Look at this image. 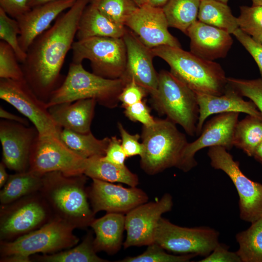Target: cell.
Here are the masks:
<instances>
[{"mask_svg": "<svg viewBox=\"0 0 262 262\" xmlns=\"http://www.w3.org/2000/svg\"><path fill=\"white\" fill-rule=\"evenodd\" d=\"M141 138L144 151L140 165L147 174L153 175L168 168H179L188 142L176 124L168 118L155 119L152 125L143 126Z\"/></svg>", "mask_w": 262, "mask_h": 262, "instance_id": "8992f818", "label": "cell"}, {"mask_svg": "<svg viewBox=\"0 0 262 262\" xmlns=\"http://www.w3.org/2000/svg\"><path fill=\"white\" fill-rule=\"evenodd\" d=\"M228 83L242 96L248 98L262 115V79L252 80L228 78Z\"/></svg>", "mask_w": 262, "mask_h": 262, "instance_id": "f35d334b", "label": "cell"}, {"mask_svg": "<svg viewBox=\"0 0 262 262\" xmlns=\"http://www.w3.org/2000/svg\"><path fill=\"white\" fill-rule=\"evenodd\" d=\"M237 17L239 28L260 42L262 39V6H241Z\"/></svg>", "mask_w": 262, "mask_h": 262, "instance_id": "e575fe53", "label": "cell"}, {"mask_svg": "<svg viewBox=\"0 0 262 262\" xmlns=\"http://www.w3.org/2000/svg\"><path fill=\"white\" fill-rule=\"evenodd\" d=\"M227 4L229 0H215Z\"/></svg>", "mask_w": 262, "mask_h": 262, "instance_id": "9f6ffc18", "label": "cell"}, {"mask_svg": "<svg viewBox=\"0 0 262 262\" xmlns=\"http://www.w3.org/2000/svg\"><path fill=\"white\" fill-rule=\"evenodd\" d=\"M87 159L69 148L59 135H38L31 149L29 170L40 176L55 171L79 175L83 174Z\"/></svg>", "mask_w": 262, "mask_h": 262, "instance_id": "8fae6325", "label": "cell"}, {"mask_svg": "<svg viewBox=\"0 0 262 262\" xmlns=\"http://www.w3.org/2000/svg\"><path fill=\"white\" fill-rule=\"evenodd\" d=\"M239 114L238 112L220 114L204 124L199 137L188 143L185 147L179 169L188 172L195 167L197 164L195 154L203 148L220 146L230 150L234 146V134Z\"/></svg>", "mask_w": 262, "mask_h": 262, "instance_id": "9a60e30c", "label": "cell"}, {"mask_svg": "<svg viewBox=\"0 0 262 262\" xmlns=\"http://www.w3.org/2000/svg\"><path fill=\"white\" fill-rule=\"evenodd\" d=\"M29 0H0V8L7 15L15 19L25 13L31 8Z\"/></svg>", "mask_w": 262, "mask_h": 262, "instance_id": "bcb514c9", "label": "cell"}, {"mask_svg": "<svg viewBox=\"0 0 262 262\" xmlns=\"http://www.w3.org/2000/svg\"><path fill=\"white\" fill-rule=\"evenodd\" d=\"M252 5H261L262 6V0H252Z\"/></svg>", "mask_w": 262, "mask_h": 262, "instance_id": "db71d44e", "label": "cell"}, {"mask_svg": "<svg viewBox=\"0 0 262 262\" xmlns=\"http://www.w3.org/2000/svg\"><path fill=\"white\" fill-rule=\"evenodd\" d=\"M219 234L209 227H182L162 217L155 230L154 243L175 253L205 257L219 243Z\"/></svg>", "mask_w": 262, "mask_h": 262, "instance_id": "7c38bea8", "label": "cell"}, {"mask_svg": "<svg viewBox=\"0 0 262 262\" xmlns=\"http://www.w3.org/2000/svg\"><path fill=\"white\" fill-rule=\"evenodd\" d=\"M89 0H76L54 24L38 36L22 64L24 79L36 95L46 103L63 82L61 71L76 38L81 16Z\"/></svg>", "mask_w": 262, "mask_h": 262, "instance_id": "6da1fadb", "label": "cell"}, {"mask_svg": "<svg viewBox=\"0 0 262 262\" xmlns=\"http://www.w3.org/2000/svg\"><path fill=\"white\" fill-rule=\"evenodd\" d=\"M42 184V176L27 170L9 175L0 191V205L15 202L24 196L39 192Z\"/></svg>", "mask_w": 262, "mask_h": 262, "instance_id": "4316f807", "label": "cell"}, {"mask_svg": "<svg viewBox=\"0 0 262 262\" xmlns=\"http://www.w3.org/2000/svg\"><path fill=\"white\" fill-rule=\"evenodd\" d=\"M96 4L103 15L121 26L139 7L132 0H100Z\"/></svg>", "mask_w": 262, "mask_h": 262, "instance_id": "836d02e7", "label": "cell"}, {"mask_svg": "<svg viewBox=\"0 0 262 262\" xmlns=\"http://www.w3.org/2000/svg\"><path fill=\"white\" fill-rule=\"evenodd\" d=\"M232 34L255 60L262 79V44L254 40L239 28Z\"/></svg>", "mask_w": 262, "mask_h": 262, "instance_id": "ab89813d", "label": "cell"}, {"mask_svg": "<svg viewBox=\"0 0 262 262\" xmlns=\"http://www.w3.org/2000/svg\"><path fill=\"white\" fill-rule=\"evenodd\" d=\"M186 35L190 39L191 52L210 61L225 57L233 43L230 33L198 20L188 28Z\"/></svg>", "mask_w": 262, "mask_h": 262, "instance_id": "7402d4cb", "label": "cell"}, {"mask_svg": "<svg viewBox=\"0 0 262 262\" xmlns=\"http://www.w3.org/2000/svg\"><path fill=\"white\" fill-rule=\"evenodd\" d=\"M138 6H140L146 3V0H132Z\"/></svg>", "mask_w": 262, "mask_h": 262, "instance_id": "f5cc1de1", "label": "cell"}, {"mask_svg": "<svg viewBox=\"0 0 262 262\" xmlns=\"http://www.w3.org/2000/svg\"><path fill=\"white\" fill-rule=\"evenodd\" d=\"M97 102L93 98L82 99L64 102L48 107L54 122L61 128L75 132H91V125Z\"/></svg>", "mask_w": 262, "mask_h": 262, "instance_id": "603a6c76", "label": "cell"}, {"mask_svg": "<svg viewBox=\"0 0 262 262\" xmlns=\"http://www.w3.org/2000/svg\"><path fill=\"white\" fill-rule=\"evenodd\" d=\"M153 104L159 113L181 126L192 136L196 134L199 116L196 94L170 71L158 73V85L152 97Z\"/></svg>", "mask_w": 262, "mask_h": 262, "instance_id": "52a82bcc", "label": "cell"}, {"mask_svg": "<svg viewBox=\"0 0 262 262\" xmlns=\"http://www.w3.org/2000/svg\"><path fill=\"white\" fill-rule=\"evenodd\" d=\"M100 0H89V3L97 4Z\"/></svg>", "mask_w": 262, "mask_h": 262, "instance_id": "11a10c76", "label": "cell"}, {"mask_svg": "<svg viewBox=\"0 0 262 262\" xmlns=\"http://www.w3.org/2000/svg\"><path fill=\"white\" fill-rule=\"evenodd\" d=\"M126 83L122 78L100 77L86 71L82 63L71 62L66 76L52 93L47 105L49 107L61 103L93 98L105 107L114 108L117 106L119 95Z\"/></svg>", "mask_w": 262, "mask_h": 262, "instance_id": "5b68a950", "label": "cell"}, {"mask_svg": "<svg viewBox=\"0 0 262 262\" xmlns=\"http://www.w3.org/2000/svg\"><path fill=\"white\" fill-rule=\"evenodd\" d=\"M251 224L236 235L239 246L236 252L242 262H262V218Z\"/></svg>", "mask_w": 262, "mask_h": 262, "instance_id": "d6a6232c", "label": "cell"}, {"mask_svg": "<svg viewBox=\"0 0 262 262\" xmlns=\"http://www.w3.org/2000/svg\"><path fill=\"white\" fill-rule=\"evenodd\" d=\"M53 218L39 192L0 205V241L14 240L40 228Z\"/></svg>", "mask_w": 262, "mask_h": 262, "instance_id": "9c48e42d", "label": "cell"}, {"mask_svg": "<svg viewBox=\"0 0 262 262\" xmlns=\"http://www.w3.org/2000/svg\"><path fill=\"white\" fill-rule=\"evenodd\" d=\"M122 38L127 51V64L122 78L126 82L133 80L154 96L158 85V73L154 68L151 49L145 45L131 30L127 29Z\"/></svg>", "mask_w": 262, "mask_h": 262, "instance_id": "d6986e66", "label": "cell"}, {"mask_svg": "<svg viewBox=\"0 0 262 262\" xmlns=\"http://www.w3.org/2000/svg\"><path fill=\"white\" fill-rule=\"evenodd\" d=\"M126 29L103 15L96 4L89 3L80 18L76 38L77 40L94 37L122 38Z\"/></svg>", "mask_w": 262, "mask_h": 262, "instance_id": "d4e9b609", "label": "cell"}, {"mask_svg": "<svg viewBox=\"0 0 262 262\" xmlns=\"http://www.w3.org/2000/svg\"><path fill=\"white\" fill-rule=\"evenodd\" d=\"M72 62H90L93 73L100 77L122 78L127 64V51L122 38L94 37L74 41Z\"/></svg>", "mask_w": 262, "mask_h": 262, "instance_id": "ba28073f", "label": "cell"}, {"mask_svg": "<svg viewBox=\"0 0 262 262\" xmlns=\"http://www.w3.org/2000/svg\"><path fill=\"white\" fill-rule=\"evenodd\" d=\"M125 225V215L122 213H107L95 219L90 227L95 234L93 244L96 252L104 251L110 255L117 253L123 244Z\"/></svg>", "mask_w": 262, "mask_h": 262, "instance_id": "cb8c5ba5", "label": "cell"}, {"mask_svg": "<svg viewBox=\"0 0 262 262\" xmlns=\"http://www.w3.org/2000/svg\"><path fill=\"white\" fill-rule=\"evenodd\" d=\"M38 135L34 126L29 127L5 119L0 120L2 162L8 169L16 172L29 170L31 149Z\"/></svg>", "mask_w": 262, "mask_h": 262, "instance_id": "2e32d148", "label": "cell"}, {"mask_svg": "<svg viewBox=\"0 0 262 262\" xmlns=\"http://www.w3.org/2000/svg\"><path fill=\"white\" fill-rule=\"evenodd\" d=\"M92 232H88L82 241L70 248L52 254H42L30 258L31 262H107L100 258L95 249Z\"/></svg>", "mask_w": 262, "mask_h": 262, "instance_id": "f1b7e54d", "label": "cell"}, {"mask_svg": "<svg viewBox=\"0 0 262 262\" xmlns=\"http://www.w3.org/2000/svg\"><path fill=\"white\" fill-rule=\"evenodd\" d=\"M169 0H146V3L155 7L163 8Z\"/></svg>", "mask_w": 262, "mask_h": 262, "instance_id": "681fc988", "label": "cell"}, {"mask_svg": "<svg viewBox=\"0 0 262 262\" xmlns=\"http://www.w3.org/2000/svg\"><path fill=\"white\" fill-rule=\"evenodd\" d=\"M117 126L121 137V145L127 157L136 155L141 157L144 151V147L142 143L139 142L140 135L129 133L120 122L118 123Z\"/></svg>", "mask_w": 262, "mask_h": 262, "instance_id": "b9f144b4", "label": "cell"}, {"mask_svg": "<svg viewBox=\"0 0 262 262\" xmlns=\"http://www.w3.org/2000/svg\"><path fill=\"white\" fill-rule=\"evenodd\" d=\"M199 106V116L196 135L201 133L207 118L216 114L243 113L262 117V115L251 100L246 101L243 96L229 83L225 93L220 96L196 93Z\"/></svg>", "mask_w": 262, "mask_h": 262, "instance_id": "44dd1931", "label": "cell"}, {"mask_svg": "<svg viewBox=\"0 0 262 262\" xmlns=\"http://www.w3.org/2000/svg\"><path fill=\"white\" fill-rule=\"evenodd\" d=\"M6 167L1 161L0 163V187L2 188L6 183L9 175L6 171Z\"/></svg>", "mask_w": 262, "mask_h": 262, "instance_id": "c3c4849f", "label": "cell"}, {"mask_svg": "<svg viewBox=\"0 0 262 262\" xmlns=\"http://www.w3.org/2000/svg\"><path fill=\"white\" fill-rule=\"evenodd\" d=\"M53 0H29L28 4L29 7L32 8L38 5Z\"/></svg>", "mask_w": 262, "mask_h": 262, "instance_id": "816d5d0a", "label": "cell"}, {"mask_svg": "<svg viewBox=\"0 0 262 262\" xmlns=\"http://www.w3.org/2000/svg\"><path fill=\"white\" fill-rule=\"evenodd\" d=\"M227 150L220 146L211 147L207 155L211 166L224 172L234 184L239 197L240 218L252 223L262 218V184L247 177Z\"/></svg>", "mask_w": 262, "mask_h": 262, "instance_id": "30bf717a", "label": "cell"}, {"mask_svg": "<svg viewBox=\"0 0 262 262\" xmlns=\"http://www.w3.org/2000/svg\"><path fill=\"white\" fill-rule=\"evenodd\" d=\"M173 205L172 196L166 193L159 200L147 202L127 213L124 248L147 246L153 243L155 230L162 215L171 211Z\"/></svg>", "mask_w": 262, "mask_h": 262, "instance_id": "5bb4252c", "label": "cell"}, {"mask_svg": "<svg viewBox=\"0 0 262 262\" xmlns=\"http://www.w3.org/2000/svg\"><path fill=\"white\" fill-rule=\"evenodd\" d=\"M11 47L3 41H0V78L14 80H24L21 66Z\"/></svg>", "mask_w": 262, "mask_h": 262, "instance_id": "74e56055", "label": "cell"}, {"mask_svg": "<svg viewBox=\"0 0 262 262\" xmlns=\"http://www.w3.org/2000/svg\"><path fill=\"white\" fill-rule=\"evenodd\" d=\"M201 0H169L162 8L169 27L187 34L196 20Z\"/></svg>", "mask_w": 262, "mask_h": 262, "instance_id": "4dcf8cb0", "label": "cell"}, {"mask_svg": "<svg viewBox=\"0 0 262 262\" xmlns=\"http://www.w3.org/2000/svg\"><path fill=\"white\" fill-rule=\"evenodd\" d=\"M0 98L28 118L39 135H59L62 129L51 117L47 103L33 92L25 80L0 79Z\"/></svg>", "mask_w": 262, "mask_h": 262, "instance_id": "4fadbf2b", "label": "cell"}, {"mask_svg": "<svg viewBox=\"0 0 262 262\" xmlns=\"http://www.w3.org/2000/svg\"><path fill=\"white\" fill-rule=\"evenodd\" d=\"M84 174L66 176L58 171L42 176L39 192L49 206L53 217L75 229L90 226L95 214L90 208Z\"/></svg>", "mask_w": 262, "mask_h": 262, "instance_id": "7a4b0ae2", "label": "cell"}, {"mask_svg": "<svg viewBox=\"0 0 262 262\" xmlns=\"http://www.w3.org/2000/svg\"><path fill=\"white\" fill-rule=\"evenodd\" d=\"M197 19L230 34L239 28L237 17L233 15L230 7L215 0H201Z\"/></svg>", "mask_w": 262, "mask_h": 262, "instance_id": "f546056e", "label": "cell"}, {"mask_svg": "<svg viewBox=\"0 0 262 262\" xmlns=\"http://www.w3.org/2000/svg\"><path fill=\"white\" fill-rule=\"evenodd\" d=\"M87 191L91 208L95 214L102 211L127 213L148 200L147 194L136 187L126 188L97 179H92Z\"/></svg>", "mask_w": 262, "mask_h": 262, "instance_id": "ac0fdd59", "label": "cell"}, {"mask_svg": "<svg viewBox=\"0 0 262 262\" xmlns=\"http://www.w3.org/2000/svg\"><path fill=\"white\" fill-rule=\"evenodd\" d=\"M262 142V117L248 115L238 122L234 134L233 146L253 157Z\"/></svg>", "mask_w": 262, "mask_h": 262, "instance_id": "1f68e13d", "label": "cell"}, {"mask_svg": "<svg viewBox=\"0 0 262 262\" xmlns=\"http://www.w3.org/2000/svg\"><path fill=\"white\" fill-rule=\"evenodd\" d=\"M253 157L255 160L262 164V142L256 148Z\"/></svg>", "mask_w": 262, "mask_h": 262, "instance_id": "f907efd6", "label": "cell"}, {"mask_svg": "<svg viewBox=\"0 0 262 262\" xmlns=\"http://www.w3.org/2000/svg\"><path fill=\"white\" fill-rule=\"evenodd\" d=\"M0 117L1 118L12 121L19 122L26 126H29V122L26 118L14 115L2 107H0Z\"/></svg>", "mask_w": 262, "mask_h": 262, "instance_id": "7dc6e473", "label": "cell"}, {"mask_svg": "<svg viewBox=\"0 0 262 262\" xmlns=\"http://www.w3.org/2000/svg\"><path fill=\"white\" fill-rule=\"evenodd\" d=\"M101 157L87 159L83 174L92 179L123 183L131 187H136L139 184L138 176L125 165H116L103 160Z\"/></svg>", "mask_w": 262, "mask_h": 262, "instance_id": "484cf974", "label": "cell"}, {"mask_svg": "<svg viewBox=\"0 0 262 262\" xmlns=\"http://www.w3.org/2000/svg\"><path fill=\"white\" fill-rule=\"evenodd\" d=\"M199 262H242L237 253L229 251L226 245H217L212 252Z\"/></svg>", "mask_w": 262, "mask_h": 262, "instance_id": "f6af8a7d", "label": "cell"}, {"mask_svg": "<svg viewBox=\"0 0 262 262\" xmlns=\"http://www.w3.org/2000/svg\"><path fill=\"white\" fill-rule=\"evenodd\" d=\"M197 256L194 254L177 256L165 252V249L155 243L147 246L143 253L132 257H127L118 262H187Z\"/></svg>", "mask_w": 262, "mask_h": 262, "instance_id": "8d00e7d4", "label": "cell"}, {"mask_svg": "<svg viewBox=\"0 0 262 262\" xmlns=\"http://www.w3.org/2000/svg\"><path fill=\"white\" fill-rule=\"evenodd\" d=\"M125 26L150 49L161 46L181 48L178 40L168 30V23L162 8L145 3L128 18Z\"/></svg>", "mask_w": 262, "mask_h": 262, "instance_id": "e0dca14e", "label": "cell"}, {"mask_svg": "<svg viewBox=\"0 0 262 262\" xmlns=\"http://www.w3.org/2000/svg\"><path fill=\"white\" fill-rule=\"evenodd\" d=\"M20 33L17 20L10 16L0 8V39L9 44L15 52L19 62L22 64L26 52L21 48L18 40Z\"/></svg>", "mask_w": 262, "mask_h": 262, "instance_id": "d590c367", "label": "cell"}, {"mask_svg": "<svg viewBox=\"0 0 262 262\" xmlns=\"http://www.w3.org/2000/svg\"><path fill=\"white\" fill-rule=\"evenodd\" d=\"M59 137L71 150L84 159L103 156L110 138L99 139L91 132L82 133L62 128Z\"/></svg>", "mask_w": 262, "mask_h": 262, "instance_id": "83f0119b", "label": "cell"}, {"mask_svg": "<svg viewBox=\"0 0 262 262\" xmlns=\"http://www.w3.org/2000/svg\"><path fill=\"white\" fill-rule=\"evenodd\" d=\"M127 157L121 145V140L116 136L110 138L106 153L101 158L116 165L123 166Z\"/></svg>", "mask_w": 262, "mask_h": 262, "instance_id": "ee69618b", "label": "cell"}, {"mask_svg": "<svg viewBox=\"0 0 262 262\" xmlns=\"http://www.w3.org/2000/svg\"><path fill=\"white\" fill-rule=\"evenodd\" d=\"M155 56L166 62L170 72L196 93L220 96L228 86L221 66L199 57L181 48L161 46L151 49Z\"/></svg>", "mask_w": 262, "mask_h": 262, "instance_id": "3957f363", "label": "cell"}, {"mask_svg": "<svg viewBox=\"0 0 262 262\" xmlns=\"http://www.w3.org/2000/svg\"><path fill=\"white\" fill-rule=\"evenodd\" d=\"M75 228L56 218L40 228L14 240L0 241V262H30L37 253L52 254L77 245Z\"/></svg>", "mask_w": 262, "mask_h": 262, "instance_id": "277c9868", "label": "cell"}, {"mask_svg": "<svg viewBox=\"0 0 262 262\" xmlns=\"http://www.w3.org/2000/svg\"><path fill=\"white\" fill-rule=\"evenodd\" d=\"M124 113L129 119L139 122L144 126H150L155 122V119L150 114L149 107L143 100L126 107Z\"/></svg>", "mask_w": 262, "mask_h": 262, "instance_id": "7bdbcfd3", "label": "cell"}, {"mask_svg": "<svg viewBox=\"0 0 262 262\" xmlns=\"http://www.w3.org/2000/svg\"><path fill=\"white\" fill-rule=\"evenodd\" d=\"M148 94L142 86L133 80L127 82L120 93L118 99L125 108L143 100Z\"/></svg>", "mask_w": 262, "mask_h": 262, "instance_id": "60d3db41", "label": "cell"}, {"mask_svg": "<svg viewBox=\"0 0 262 262\" xmlns=\"http://www.w3.org/2000/svg\"><path fill=\"white\" fill-rule=\"evenodd\" d=\"M260 42L262 44V39L261 40V41H260Z\"/></svg>", "mask_w": 262, "mask_h": 262, "instance_id": "6f0895ef", "label": "cell"}, {"mask_svg": "<svg viewBox=\"0 0 262 262\" xmlns=\"http://www.w3.org/2000/svg\"><path fill=\"white\" fill-rule=\"evenodd\" d=\"M76 0H56L32 8L17 17L20 33L19 43L25 52L34 40L46 31L51 23L66 9H69Z\"/></svg>", "mask_w": 262, "mask_h": 262, "instance_id": "ffe728a7", "label": "cell"}]
</instances>
